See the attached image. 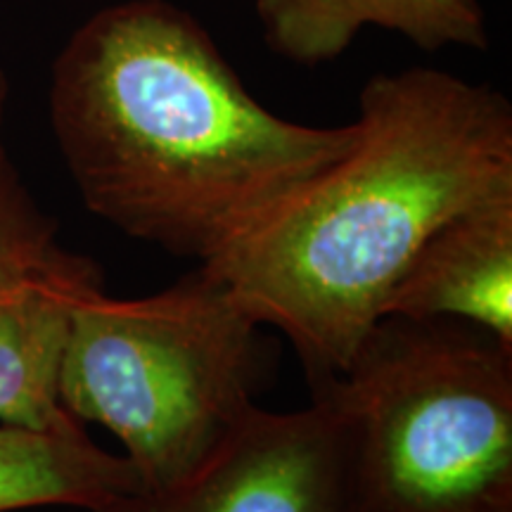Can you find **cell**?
<instances>
[{
    "label": "cell",
    "mask_w": 512,
    "mask_h": 512,
    "mask_svg": "<svg viewBox=\"0 0 512 512\" xmlns=\"http://www.w3.org/2000/svg\"><path fill=\"white\" fill-rule=\"evenodd\" d=\"M91 512H356L342 422L316 396L294 413L256 406L185 482Z\"/></svg>",
    "instance_id": "cell-5"
},
{
    "label": "cell",
    "mask_w": 512,
    "mask_h": 512,
    "mask_svg": "<svg viewBox=\"0 0 512 512\" xmlns=\"http://www.w3.org/2000/svg\"><path fill=\"white\" fill-rule=\"evenodd\" d=\"M264 325L200 266L140 299H76L60 401L126 448L143 491L195 475L247 415L268 373Z\"/></svg>",
    "instance_id": "cell-4"
},
{
    "label": "cell",
    "mask_w": 512,
    "mask_h": 512,
    "mask_svg": "<svg viewBox=\"0 0 512 512\" xmlns=\"http://www.w3.org/2000/svg\"><path fill=\"white\" fill-rule=\"evenodd\" d=\"M50 124L83 204L200 264L354 147L356 121L306 126L247 91L207 29L169 0H119L67 38Z\"/></svg>",
    "instance_id": "cell-1"
},
{
    "label": "cell",
    "mask_w": 512,
    "mask_h": 512,
    "mask_svg": "<svg viewBox=\"0 0 512 512\" xmlns=\"http://www.w3.org/2000/svg\"><path fill=\"white\" fill-rule=\"evenodd\" d=\"M384 316L465 320L512 349V197L434 230L389 294Z\"/></svg>",
    "instance_id": "cell-6"
},
{
    "label": "cell",
    "mask_w": 512,
    "mask_h": 512,
    "mask_svg": "<svg viewBox=\"0 0 512 512\" xmlns=\"http://www.w3.org/2000/svg\"><path fill=\"white\" fill-rule=\"evenodd\" d=\"M136 467L102 451L86 432H36L0 425V512L74 505L95 510L140 494Z\"/></svg>",
    "instance_id": "cell-9"
},
{
    "label": "cell",
    "mask_w": 512,
    "mask_h": 512,
    "mask_svg": "<svg viewBox=\"0 0 512 512\" xmlns=\"http://www.w3.org/2000/svg\"><path fill=\"white\" fill-rule=\"evenodd\" d=\"M309 387L342 422L356 512H512V349L491 332L384 316Z\"/></svg>",
    "instance_id": "cell-3"
},
{
    "label": "cell",
    "mask_w": 512,
    "mask_h": 512,
    "mask_svg": "<svg viewBox=\"0 0 512 512\" xmlns=\"http://www.w3.org/2000/svg\"><path fill=\"white\" fill-rule=\"evenodd\" d=\"M100 290L27 285L0 294V425L86 432L60 401V368L76 299Z\"/></svg>",
    "instance_id": "cell-8"
},
{
    "label": "cell",
    "mask_w": 512,
    "mask_h": 512,
    "mask_svg": "<svg viewBox=\"0 0 512 512\" xmlns=\"http://www.w3.org/2000/svg\"><path fill=\"white\" fill-rule=\"evenodd\" d=\"M10 79L0 69V294L27 285L102 290V271L57 240V223L38 207L5 145Z\"/></svg>",
    "instance_id": "cell-10"
},
{
    "label": "cell",
    "mask_w": 512,
    "mask_h": 512,
    "mask_svg": "<svg viewBox=\"0 0 512 512\" xmlns=\"http://www.w3.org/2000/svg\"><path fill=\"white\" fill-rule=\"evenodd\" d=\"M358 138L259 226L200 264L297 349L306 380L347 368L434 230L512 197V107L430 67L377 74Z\"/></svg>",
    "instance_id": "cell-2"
},
{
    "label": "cell",
    "mask_w": 512,
    "mask_h": 512,
    "mask_svg": "<svg viewBox=\"0 0 512 512\" xmlns=\"http://www.w3.org/2000/svg\"><path fill=\"white\" fill-rule=\"evenodd\" d=\"M254 8L268 48L304 67L337 60L366 27L422 50L489 46L479 0H256Z\"/></svg>",
    "instance_id": "cell-7"
}]
</instances>
